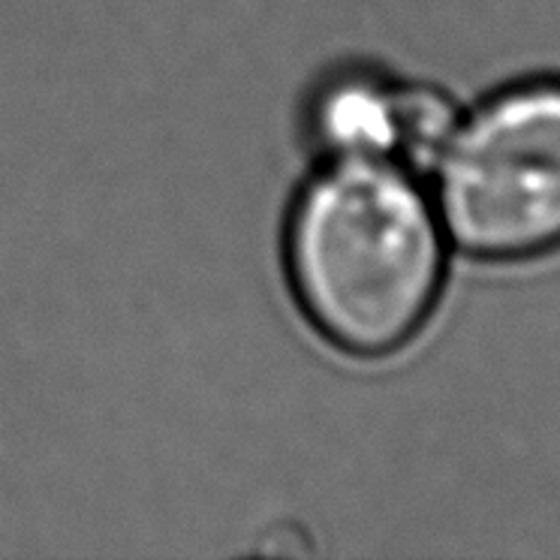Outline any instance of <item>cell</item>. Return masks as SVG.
Segmentation results:
<instances>
[{"instance_id": "6da1fadb", "label": "cell", "mask_w": 560, "mask_h": 560, "mask_svg": "<svg viewBox=\"0 0 560 560\" xmlns=\"http://www.w3.org/2000/svg\"><path fill=\"white\" fill-rule=\"evenodd\" d=\"M450 238L434 196L389 160H319L283 220V275L331 350L377 362L438 311Z\"/></svg>"}, {"instance_id": "7a4b0ae2", "label": "cell", "mask_w": 560, "mask_h": 560, "mask_svg": "<svg viewBox=\"0 0 560 560\" xmlns=\"http://www.w3.org/2000/svg\"><path fill=\"white\" fill-rule=\"evenodd\" d=\"M452 247L479 262L560 250V82L498 91L452 124L431 163Z\"/></svg>"}, {"instance_id": "3957f363", "label": "cell", "mask_w": 560, "mask_h": 560, "mask_svg": "<svg viewBox=\"0 0 560 560\" xmlns=\"http://www.w3.org/2000/svg\"><path fill=\"white\" fill-rule=\"evenodd\" d=\"M455 121L440 91L371 70L329 75L307 106V133L323 160H389L413 172L434 163Z\"/></svg>"}]
</instances>
